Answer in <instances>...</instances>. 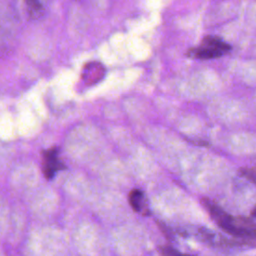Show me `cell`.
<instances>
[{
    "mask_svg": "<svg viewBox=\"0 0 256 256\" xmlns=\"http://www.w3.org/2000/svg\"><path fill=\"white\" fill-rule=\"evenodd\" d=\"M231 49L230 45L217 36H207L202 40L198 47L190 48L187 55L197 59H213L218 58Z\"/></svg>",
    "mask_w": 256,
    "mask_h": 256,
    "instance_id": "cell-1",
    "label": "cell"
},
{
    "mask_svg": "<svg viewBox=\"0 0 256 256\" xmlns=\"http://www.w3.org/2000/svg\"><path fill=\"white\" fill-rule=\"evenodd\" d=\"M58 154L59 151L56 147L43 152V173L47 179H52L58 171L65 169V165L59 159Z\"/></svg>",
    "mask_w": 256,
    "mask_h": 256,
    "instance_id": "cell-2",
    "label": "cell"
},
{
    "mask_svg": "<svg viewBox=\"0 0 256 256\" xmlns=\"http://www.w3.org/2000/svg\"><path fill=\"white\" fill-rule=\"evenodd\" d=\"M106 74L104 65L97 61H91L84 64L81 70V79L86 85H94L100 82Z\"/></svg>",
    "mask_w": 256,
    "mask_h": 256,
    "instance_id": "cell-3",
    "label": "cell"
},
{
    "mask_svg": "<svg viewBox=\"0 0 256 256\" xmlns=\"http://www.w3.org/2000/svg\"><path fill=\"white\" fill-rule=\"evenodd\" d=\"M130 206L135 212L141 214H148V203L145 194L140 189H133L130 191L128 196Z\"/></svg>",
    "mask_w": 256,
    "mask_h": 256,
    "instance_id": "cell-4",
    "label": "cell"
},
{
    "mask_svg": "<svg viewBox=\"0 0 256 256\" xmlns=\"http://www.w3.org/2000/svg\"><path fill=\"white\" fill-rule=\"evenodd\" d=\"M27 11L31 18L36 19L40 17L43 13V6L38 1H26Z\"/></svg>",
    "mask_w": 256,
    "mask_h": 256,
    "instance_id": "cell-5",
    "label": "cell"
},
{
    "mask_svg": "<svg viewBox=\"0 0 256 256\" xmlns=\"http://www.w3.org/2000/svg\"><path fill=\"white\" fill-rule=\"evenodd\" d=\"M252 216H253L254 218H256V206H255L254 209L252 210Z\"/></svg>",
    "mask_w": 256,
    "mask_h": 256,
    "instance_id": "cell-6",
    "label": "cell"
},
{
    "mask_svg": "<svg viewBox=\"0 0 256 256\" xmlns=\"http://www.w3.org/2000/svg\"><path fill=\"white\" fill-rule=\"evenodd\" d=\"M180 256H193V255H189V254H180Z\"/></svg>",
    "mask_w": 256,
    "mask_h": 256,
    "instance_id": "cell-7",
    "label": "cell"
}]
</instances>
